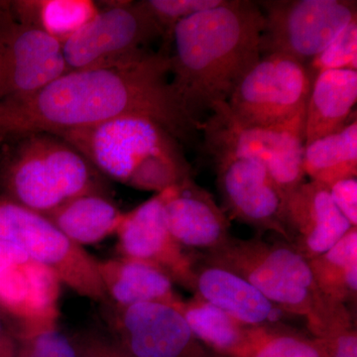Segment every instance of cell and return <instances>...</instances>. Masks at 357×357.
Masks as SVG:
<instances>
[{
    "label": "cell",
    "mask_w": 357,
    "mask_h": 357,
    "mask_svg": "<svg viewBox=\"0 0 357 357\" xmlns=\"http://www.w3.org/2000/svg\"><path fill=\"white\" fill-rule=\"evenodd\" d=\"M169 48L117 64L69 70L31 95L0 102V143L29 132L60 133L124 116L156 121L192 144L197 121L171 84Z\"/></svg>",
    "instance_id": "1"
},
{
    "label": "cell",
    "mask_w": 357,
    "mask_h": 357,
    "mask_svg": "<svg viewBox=\"0 0 357 357\" xmlns=\"http://www.w3.org/2000/svg\"><path fill=\"white\" fill-rule=\"evenodd\" d=\"M264 17L257 1L225 0L174 26L169 39L173 88L201 121L229 102L244 75L261 57Z\"/></svg>",
    "instance_id": "2"
},
{
    "label": "cell",
    "mask_w": 357,
    "mask_h": 357,
    "mask_svg": "<svg viewBox=\"0 0 357 357\" xmlns=\"http://www.w3.org/2000/svg\"><path fill=\"white\" fill-rule=\"evenodd\" d=\"M196 258L241 275L288 316L304 319L312 337L354 326L347 307L323 295L306 258L286 241L230 236L220 248Z\"/></svg>",
    "instance_id": "3"
},
{
    "label": "cell",
    "mask_w": 357,
    "mask_h": 357,
    "mask_svg": "<svg viewBox=\"0 0 357 357\" xmlns=\"http://www.w3.org/2000/svg\"><path fill=\"white\" fill-rule=\"evenodd\" d=\"M56 135L79 150L102 176L134 189L157 194L192 178L181 143L146 117H119Z\"/></svg>",
    "instance_id": "4"
},
{
    "label": "cell",
    "mask_w": 357,
    "mask_h": 357,
    "mask_svg": "<svg viewBox=\"0 0 357 357\" xmlns=\"http://www.w3.org/2000/svg\"><path fill=\"white\" fill-rule=\"evenodd\" d=\"M7 142L0 160V188L6 198L46 215L77 197L105 195L102 174L56 134L36 131Z\"/></svg>",
    "instance_id": "5"
},
{
    "label": "cell",
    "mask_w": 357,
    "mask_h": 357,
    "mask_svg": "<svg viewBox=\"0 0 357 357\" xmlns=\"http://www.w3.org/2000/svg\"><path fill=\"white\" fill-rule=\"evenodd\" d=\"M304 123L305 112L281 126H246L222 102L215 105L201 131L204 146L213 158L236 156L259 161L286 197L306 177Z\"/></svg>",
    "instance_id": "6"
},
{
    "label": "cell",
    "mask_w": 357,
    "mask_h": 357,
    "mask_svg": "<svg viewBox=\"0 0 357 357\" xmlns=\"http://www.w3.org/2000/svg\"><path fill=\"white\" fill-rule=\"evenodd\" d=\"M0 241L22 249L57 275L61 283L96 302H107L98 259L70 241L41 213L0 195Z\"/></svg>",
    "instance_id": "7"
},
{
    "label": "cell",
    "mask_w": 357,
    "mask_h": 357,
    "mask_svg": "<svg viewBox=\"0 0 357 357\" xmlns=\"http://www.w3.org/2000/svg\"><path fill=\"white\" fill-rule=\"evenodd\" d=\"M314 75L283 54L263 55L237 84L227 105L246 126H281L306 112Z\"/></svg>",
    "instance_id": "8"
},
{
    "label": "cell",
    "mask_w": 357,
    "mask_h": 357,
    "mask_svg": "<svg viewBox=\"0 0 357 357\" xmlns=\"http://www.w3.org/2000/svg\"><path fill=\"white\" fill-rule=\"evenodd\" d=\"M264 17L261 56L283 54L309 64L352 21V0H266L257 1Z\"/></svg>",
    "instance_id": "9"
},
{
    "label": "cell",
    "mask_w": 357,
    "mask_h": 357,
    "mask_svg": "<svg viewBox=\"0 0 357 357\" xmlns=\"http://www.w3.org/2000/svg\"><path fill=\"white\" fill-rule=\"evenodd\" d=\"M164 37L142 1H121L102 9L62 44L68 70L103 67L140 57Z\"/></svg>",
    "instance_id": "10"
},
{
    "label": "cell",
    "mask_w": 357,
    "mask_h": 357,
    "mask_svg": "<svg viewBox=\"0 0 357 357\" xmlns=\"http://www.w3.org/2000/svg\"><path fill=\"white\" fill-rule=\"evenodd\" d=\"M67 72L62 44L0 1V102L31 95Z\"/></svg>",
    "instance_id": "11"
},
{
    "label": "cell",
    "mask_w": 357,
    "mask_h": 357,
    "mask_svg": "<svg viewBox=\"0 0 357 357\" xmlns=\"http://www.w3.org/2000/svg\"><path fill=\"white\" fill-rule=\"evenodd\" d=\"M110 324L126 357H218L195 337L180 310L170 305L115 306Z\"/></svg>",
    "instance_id": "12"
},
{
    "label": "cell",
    "mask_w": 357,
    "mask_h": 357,
    "mask_svg": "<svg viewBox=\"0 0 357 357\" xmlns=\"http://www.w3.org/2000/svg\"><path fill=\"white\" fill-rule=\"evenodd\" d=\"M61 281L50 268L11 245L0 262V312L20 326V335L57 328Z\"/></svg>",
    "instance_id": "13"
},
{
    "label": "cell",
    "mask_w": 357,
    "mask_h": 357,
    "mask_svg": "<svg viewBox=\"0 0 357 357\" xmlns=\"http://www.w3.org/2000/svg\"><path fill=\"white\" fill-rule=\"evenodd\" d=\"M223 204L232 218L259 231H272L288 243L285 196L267 169L256 160L236 156L213 158Z\"/></svg>",
    "instance_id": "14"
},
{
    "label": "cell",
    "mask_w": 357,
    "mask_h": 357,
    "mask_svg": "<svg viewBox=\"0 0 357 357\" xmlns=\"http://www.w3.org/2000/svg\"><path fill=\"white\" fill-rule=\"evenodd\" d=\"M167 189L126 213L117 230L121 256L154 265L194 292L196 258L174 238L165 215Z\"/></svg>",
    "instance_id": "15"
},
{
    "label": "cell",
    "mask_w": 357,
    "mask_h": 357,
    "mask_svg": "<svg viewBox=\"0 0 357 357\" xmlns=\"http://www.w3.org/2000/svg\"><path fill=\"white\" fill-rule=\"evenodd\" d=\"M285 225L288 243L307 260L325 253L352 227L328 188L314 181L303 183L285 197Z\"/></svg>",
    "instance_id": "16"
},
{
    "label": "cell",
    "mask_w": 357,
    "mask_h": 357,
    "mask_svg": "<svg viewBox=\"0 0 357 357\" xmlns=\"http://www.w3.org/2000/svg\"><path fill=\"white\" fill-rule=\"evenodd\" d=\"M165 215L174 238L198 255L220 248L231 236L225 211L192 178L167 189Z\"/></svg>",
    "instance_id": "17"
},
{
    "label": "cell",
    "mask_w": 357,
    "mask_h": 357,
    "mask_svg": "<svg viewBox=\"0 0 357 357\" xmlns=\"http://www.w3.org/2000/svg\"><path fill=\"white\" fill-rule=\"evenodd\" d=\"M194 293L248 326L285 325L288 317L241 275L197 258Z\"/></svg>",
    "instance_id": "18"
},
{
    "label": "cell",
    "mask_w": 357,
    "mask_h": 357,
    "mask_svg": "<svg viewBox=\"0 0 357 357\" xmlns=\"http://www.w3.org/2000/svg\"><path fill=\"white\" fill-rule=\"evenodd\" d=\"M98 269L107 298L115 306L161 303L180 310L185 301L176 292L170 277L149 263L121 256L98 260Z\"/></svg>",
    "instance_id": "19"
},
{
    "label": "cell",
    "mask_w": 357,
    "mask_h": 357,
    "mask_svg": "<svg viewBox=\"0 0 357 357\" xmlns=\"http://www.w3.org/2000/svg\"><path fill=\"white\" fill-rule=\"evenodd\" d=\"M356 102L357 70H331L317 74L305 112V145L344 128Z\"/></svg>",
    "instance_id": "20"
},
{
    "label": "cell",
    "mask_w": 357,
    "mask_h": 357,
    "mask_svg": "<svg viewBox=\"0 0 357 357\" xmlns=\"http://www.w3.org/2000/svg\"><path fill=\"white\" fill-rule=\"evenodd\" d=\"M45 217L72 243L83 248L116 234L126 213L105 195L89 194L70 199Z\"/></svg>",
    "instance_id": "21"
},
{
    "label": "cell",
    "mask_w": 357,
    "mask_h": 357,
    "mask_svg": "<svg viewBox=\"0 0 357 357\" xmlns=\"http://www.w3.org/2000/svg\"><path fill=\"white\" fill-rule=\"evenodd\" d=\"M195 337L218 357H243L250 342L253 326L231 318L227 312L195 296L180 307Z\"/></svg>",
    "instance_id": "22"
},
{
    "label": "cell",
    "mask_w": 357,
    "mask_h": 357,
    "mask_svg": "<svg viewBox=\"0 0 357 357\" xmlns=\"http://www.w3.org/2000/svg\"><path fill=\"white\" fill-rule=\"evenodd\" d=\"M304 171L326 187L357 175V121L305 145Z\"/></svg>",
    "instance_id": "23"
},
{
    "label": "cell",
    "mask_w": 357,
    "mask_h": 357,
    "mask_svg": "<svg viewBox=\"0 0 357 357\" xmlns=\"http://www.w3.org/2000/svg\"><path fill=\"white\" fill-rule=\"evenodd\" d=\"M9 3L18 20L39 28L61 44L100 11L98 4L89 0H20Z\"/></svg>",
    "instance_id": "24"
},
{
    "label": "cell",
    "mask_w": 357,
    "mask_h": 357,
    "mask_svg": "<svg viewBox=\"0 0 357 357\" xmlns=\"http://www.w3.org/2000/svg\"><path fill=\"white\" fill-rule=\"evenodd\" d=\"M319 290L347 306L357 295V227H351L325 253L307 260Z\"/></svg>",
    "instance_id": "25"
},
{
    "label": "cell",
    "mask_w": 357,
    "mask_h": 357,
    "mask_svg": "<svg viewBox=\"0 0 357 357\" xmlns=\"http://www.w3.org/2000/svg\"><path fill=\"white\" fill-rule=\"evenodd\" d=\"M243 357H323L314 338L287 325L253 328Z\"/></svg>",
    "instance_id": "26"
},
{
    "label": "cell",
    "mask_w": 357,
    "mask_h": 357,
    "mask_svg": "<svg viewBox=\"0 0 357 357\" xmlns=\"http://www.w3.org/2000/svg\"><path fill=\"white\" fill-rule=\"evenodd\" d=\"M314 77L324 70H357V20L307 64Z\"/></svg>",
    "instance_id": "27"
},
{
    "label": "cell",
    "mask_w": 357,
    "mask_h": 357,
    "mask_svg": "<svg viewBox=\"0 0 357 357\" xmlns=\"http://www.w3.org/2000/svg\"><path fill=\"white\" fill-rule=\"evenodd\" d=\"M223 1L225 0H143L142 2L161 27L166 43H169L171 32L177 23L194 14L220 6Z\"/></svg>",
    "instance_id": "28"
},
{
    "label": "cell",
    "mask_w": 357,
    "mask_h": 357,
    "mask_svg": "<svg viewBox=\"0 0 357 357\" xmlns=\"http://www.w3.org/2000/svg\"><path fill=\"white\" fill-rule=\"evenodd\" d=\"M20 340L16 357H77L74 345L57 328L20 335Z\"/></svg>",
    "instance_id": "29"
},
{
    "label": "cell",
    "mask_w": 357,
    "mask_h": 357,
    "mask_svg": "<svg viewBox=\"0 0 357 357\" xmlns=\"http://www.w3.org/2000/svg\"><path fill=\"white\" fill-rule=\"evenodd\" d=\"M323 357H357V332L356 326L340 328L314 338Z\"/></svg>",
    "instance_id": "30"
},
{
    "label": "cell",
    "mask_w": 357,
    "mask_h": 357,
    "mask_svg": "<svg viewBox=\"0 0 357 357\" xmlns=\"http://www.w3.org/2000/svg\"><path fill=\"white\" fill-rule=\"evenodd\" d=\"M335 206L352 227L357 225V178H349L328 185Z\"/></svg>",
    "instance_id": "31"
},
{
    "label": "cell",
    "mask_w": 357,
    "mask_h": 357,
    "mask_svg": "<svg viewBox=\"0 0 357 357\" xmlns=\"http://www.w3.org/2000/svg\"><path fill=\"white\" fill-rule=\"evenodd\" d=\"M17 344L8 331L0 323V357H16Z\"/></svg>",
    "instance_id": "32"
},
{
    "label": "cell",
    "mask_w": 357,
    "mask_h": 357,
    "mask_svg": "<svg viewBox=\"0 0 357 357\" xmlns=\"http://www.w3.org/2000/svg\"></svg>",
    "instance_id": "33"
}]
</instances>
